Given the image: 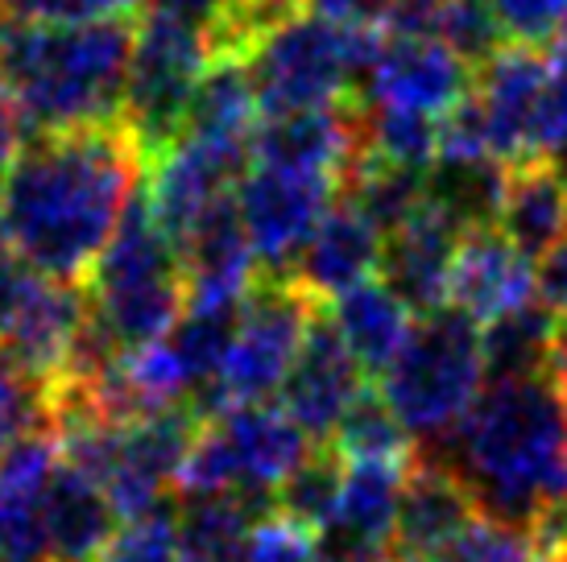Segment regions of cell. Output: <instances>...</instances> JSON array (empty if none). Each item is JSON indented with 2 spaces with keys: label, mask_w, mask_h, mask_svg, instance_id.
<instances>
[{
  "label": "cell",
  "mask_w": 567,
  "mask_h": 562,
  "mask_svg": "<svg viewBox=\"0 0 567 562\" xmlns=\"http://www.w3.org/2000/svg\"><path fill=\"white\" fill-rule=\"evenodd\" d=\"M142 174L145 157L125 121L30 133L0 195V240L47 278L87 281Z\"/></svg>",
  "instance_id": "cell-1"
},
{
  "label": "cell",
  "mask_w": 567,
  "mask_h": 562,
  "mask_svg": "<svg viewBox=\"0 0 567 562\" xmlns=\"http://www.w3.org/2000/svg\"><path fill=\"white\" fill-rule=\"evenodd\" d=\"M423 455L509 525L535 533L567 513V402L547 373L488 381L468 418Z\"/></svg>",
  "instance_id": "cell-2"
},
{
  "label": "cell",
  "mask_w": 567,
  "mask_h": 562,
  "mask_svg": "<svg viewBox=\"0 0 567 562\" xmlns=\"http://www.w3.org/2000/svg\"><path fill=\"white\" fill-rule=\"evenodd\" d=\"M137 21L30 25L0 17V92L25 133L125 121Z\"/></svg>",
  "instance_id": "cell-3"
},
{
  "label": "cell",
  "mask_w": 567,
  "mask_h": 562,
  "mask_svg": "<svg viewBox=\"0 0 567 562\" xmlns=\"http://www.w3.org/2000/svg\"><path fill=\"white\" fill-rule=\"evenodd\" d=\"M83 294L95 335L121 360L142 356L162 344L183 319L187 311L183 257L150 216L145 187L125 207L112 244L95 261L92 278L83 281Z\"/></svg>",
  "instance_id": "cell-4"
},
{
  "label": "cell",
  "mask_w": 567,
  "mask_h": 562,
  "mask_svg": "<svg viewBox=\"0 0 567 562\" xmlns=\"http://www.w3.org/2000/svg\"><path fill=\"white\" fill-rule=\"evenodd\" d=\"M485 385V331L443 306L414 319L402 352L381 373L378 397L414 443L435 447L468 418Z\"/></svg>",
  "instance_id": "cell-5"
},
{
  "label": "cell",
  "mask_w": 567,
  "mask_h": 562,
  "mask_svg": "<svg viewBox=\"0 0 567 562\" xmlns=\"http://www.w3.org/2000/svg\"><path fill=\"white\" fill-rule=\"evenodd\" d=\"M381 50V30L336 25L319 13H302L269 33L245 71L257 92L261 116L361 104L364 75Z\"/></svg>",
  "instance_id": "cell-6"
},
{
  "label": "cell",
  "mask_w": 567,
  "mask_h": 562,
  "mask_svg": "<svg viewBox=\"0 0 567 562\" xmlns=\"http://www.w3.org/2000/svg\"><path fill=\"white\" fill-rule=\"evenodd\" d=\"M212 54L204 30L171 13L145 9L137 17V46L125 83V125L154 170L187 133L190 100L204 83Z\"/></svg>",
  "instance_id": "cell-7"
},
{
  "label": "cell",
  "mask_w": 567,
  "mask_h": 562,
  "mask_svg": "<svg viewBox=\"0 0 567 562\" xmlns=\"http://www.w3.org/2000/svg\"><path fill=\"white\" fill-rule=\"evenodd\" d=\"M319 311L323 302H316L290 273H257L240 306L233 352L216 376L224 406H261L282 393Z\"/></svg>",
  "instance_id": "cell-8"
},
{
  "label": "cell",
  "mask_w": 567,
  "mask_h": 562,
  "mask_svg": "<svg viewBox=\"0 0 567 562\" xmlns=\"http://www.w3.org/2000/svg\"><path fill=\"white\" fill-rule=\"evenodd\" d=\"M336 199L340 178L331 174L249 166L237 187V207L261 273H290Z\"/></svg>",
  "instance_id": "cell-9"
},
{
  "label": "cell",
  "mask_w": 567,
  "mask_h": 562,
  "mask_svg": "<svg viewBox=\"0 0 567 562\" xmlns=\"http://www.w3.org/2000/svg\"><path fill=\"white\" fill-rule=\"evenodd\" d=\"M204 422L207 418L190 402H174V406H162L116 430V447H112L100 488L121 521H137V517L162 509L166 488H178L183 464H187Z\"/></svg>",
  "instance_id": "cell-10"
},
{
  "label": "cell",
  "mask_w": 567,
  "mask_h": 562,
  "mask_svg": "<svg viewBox=\"0 0 567 562\" xmlns=\"http://www.w3.org/2000/svg\"><path fill=\"white\" fill-rule=\"evenodd\" d=\"M473 87L476 66L464 63L435 33H390L381 38L378 59L364 75L361 100L369 108L410 112L443 125L473 100Z\"/></svg>",
  "instance_id": "cell-11"
},
{
  "label": "cell",
  "mask_w": 567,
  "mask_h": 562,
  "mask_svg": "<svg viewBox=\"0 0 567 562\" xmlns=\"http://www.w3.org/2000/svg\"><path fill=\"white\" fill-rule=\"evenodd\" d=\"M249 140H220V137H183L171 154L150 170L145 199L150 216L162 232L174 240V249L187 240V232L199 223L212 204L240 187L249 174Z\"/></svg>",
  "instance_id": "cell-12"
},
{
  "label": "cell",
  "mask_w": 567,
  "mask_h": 562,
  "mask_svg": "<svg viewBox=\"0 0 567 562\" xmlns=\"http://www.w3.org/2000/svg\"><path fill=\"white\" fill-rule=\"evenodd\" d=\"M543 92H547V54H543V46L509 42L488 63L476 66L473 108L481 116L493 162H502V166L538 162Z\"/></svg>",
  "instance_id": "cell-13"
},
{
  "label": "cell",
  "mask_w": 567,
  "mask_h": 562,
  "mask_svg": "<svg viewBox=\"0 0 567 562\" xmlns=\"http://www.w3.org/2000/svg\"><path fill=\"white\" fill-rule=\"evenodd\" d=\"M369 393V373L340 340L336 323L328 319V306L316 314L307 331L295 368L282 385V409L311 435V443H331L348 418V409Z\"/></svg>",
  "instance_id": "cell-14"
},
{
  "label": "cell",
  "mask_w": 567,
  "mask_h": 562,
  "mask_svg": "<svg viewBox=\"0 0 567 562\" xmlns=\"http://www.w3.org/2000/svg\"><path fill=\"white\" fill-rule=\"evenodd\" d=\"M535 294V261L514 249L497 228L464 232L447 273V306L473 319L485 331L509 314L530 311Z\"/></svg>",
  "instance_id": "cell-15"
},
{
  "label": "cell",
  "mask_w": 567,
  "mask_h": 562,
  "mask_svg": "<svg viewBox=\"0 0 567 562\" xmlns=\"http://www.w3.org/2000/svg\"><path fill=\"white\" fill-rule=\"evenodd\" d=\"M364 133V100L340 104V108L286 112V116H261L252 128L249 154L252 166H278V170L331 174L344 187L352 157L361 154Z\"/></svg>",
  "instance_id": "cell-16"
},
{
  "label": "cell",
  "mask_w": 567,
  "mask_h": 562,
  "mask_svg": "<svg viewBox=\"0 0 567 562\" xmlns=\"http://www.w3.org/2000/svg\"><path fill=\"white\" fill-rule=\"evenodd\" d=\"M216 422L224 435V447L233 455L237 468V497L269 500L278 488L302 468V459L316 451L311 435L290 418L282 406H228Z\"/></svg>",
  "instance_id": "cell-17"
},
{
  "label": "cell",
  "mask_w": 567,
  "mask_h": 562,
  "mask_svg": "<svg viewBox=\"0 0 567 562\" xmlns=\"http://www.w3.org/2000/svg\"><path fill=\"white\" fill-rule=\"evenodd\" d=\"M464 228L443 207L423 199V207L385 236L378 278L406 302L414 314H431L447 306V273L456 261Z\"/></svg>",
  "instance_id": "cell-18"
},
{
  "label": "cell",
  "mask_w": 567,
  "mask_h": 562,
  "mask_svg": "<svg viewBox=\"0 0 567 562\" xmlns=\"http://www.w3.org/2000/svg\"><path fill=\"white\" fill-rule=\"evenodd\" d=\"M381 252L385 236L373 219L364 216L357 204H348L344 195L336 199L316 236L307 240L299 261L290 266V278L299 281L316 302H336L340 294L357 290L361 281H373L381 273Z\"/></svg>",
  "instance_id": "cell-19"
},
{
  "label": "cell",
  "mask_w": 567,
  "mask_h": 562,
  "mask_svg": "<svg viewBox=\"0 0 567 562\" xmlns=\"http://www.w3.org/2000/svg\"><path fill=\"white\" fill-rule=\"evenodd\" d=\"M178 257H183L187 302H245L261 266L252 257L237 190L207 207L187 240L178 244Z\"/></svg>",
  "instance_id": "cell-20"
},
{
  "label": "cell",
  "mask_w": 567,
  "mask_h": 562,
  "mask_svg": "<svg viewBox=\"0 0 567 562\" xmlns=\"http://www.w3.org/2000/svg\"><path fill=\"white\" fill-rule=\"evenodd\" d=\"M59 468L50 430L0 455V562H47V497Z\"/></svg>",
  "instance_id": "cell-21"
},
{
  "label": "cell",
  "mask_w": 567,
  "mask_h": 562,
  "mask_svg": "<svg viewBox=\"0 0 567 562\" xmlns=\"http://www.w3.org/2000/svg\"><path fill=\"white\" fill-rule=\"evenodd\" d=\"M476 513L481 509H476L473 492L464 488L456 471H447L419 451L406 492H402V509H398L390 562H431L447 542H456L460 533L468 530Z\"/></svg>",
  "instance_id": "cell-22"
},
{
  "label": "cell",
  "mask_w": 567,
  "mask_h": 562,
  "mask_svg": "<svg viewBox=\"0 0 567 562\" xmlns=\"http://www.w3.org/2000/svg\"><path fill=\"white\" fill-rule=\"evenodd\" d=\"M116 521L104 488L59 459L47 497V562H100Z\"/></svg>",
  "instance_id": "cell-23"
},
{
  "label": "cell",
  "mask_w": 567,
  "mask_h": 562,
  "mask_svg": "<svg viewBox=\"0 0 567 562\" xmlns=\"http://www.w3.org/2000/svg\"><path fill=\"white\" fill-rule=\"evenodd\" d=\"M497 232L530 261L567 236V178L555 162H526L505 170V195L497 211Z\"/></svg>",
  "instance_id": "cell-24"
},
{
  "label": "cell",
  "mask_w": 567,
  "mask_h": 562,
  "mask_svg": "<svg viewBox=\"0 0 567 562\" xmlns=\"http://www.w3.org/2000/svg\"><path fill=\"white\" fill-rule=\"evenodd\" d=\"M328 319L336 323L340 340L348 344V352L357 356V364H361L364 373L381 376L394 364L398 352H402L419 314L410 311L385 281L373 278L336 298L328 306Z\"/></svg>",
  "instance_id": "cell-25"
},
{
  "label": "cell",
  "mask_w": 567,
  "mask_h": 562,
  "mask_svg": "<svg viewBox=\"0 0 567 562\" xmlns=\"http://www.w3.org/2000/svg\"><path fill=\"white\" fill-rule=\"evenodd\" d=\"M274 513L269 500L187 497L174 513L183 562H245L252 525Z\"/></svg>",
  "instance_id": "cell-26"
},
{
  "label": "cell",
  "mask_w": 567,
  "mask_h": 562,
  "mask_svg": "<svg viewBox=\"0 0 567 562\" xmlns=\"http://www.w3.org/2000/svg\"><path fill=\"white\" fill-rule=\"evenodd\" d=\"M257 92L240 63H212L199 92L190 100L187 133L183 137H220V140H252L257 128Z\"/></svg>",
  "instance_id": "cell-27"
},
{
  "label": "cell",
  "mask_w": 567,
  "mask_h": 562,
  "mask_svg": "<svg viewBox=\"0 0 567 562\" xmlns=\"http://www.w3.org/2000/svg\"><path fill=\"white\" fill-rule=\"evenodd\" d=\"M331 447L344 455L348 464H410L419 455L414 438L390 414V406L378 397V389H369L357 406L348 409L340 430L331 435Z\"/></svg>",
  "instance_id": "cell-28"
},
{
  "label": "cell",
  "mask_w": 567,
  "mask_h": 562,
  "mask_svg": "<svg viewBox=\"0 0 567 562\" xmlns=\"http://www.w3.org/2000/svg\"><path fill=\"white\" fill-rule=\"evenodd\" d=\"M344 471H348L344 455L336 451L331 443H316V451L302 459V468L278 488L274 509L323 533L331 513H336L340 488H344Z\"/></svg>",
  "instance_id": "cell-29"
},
{
  "label": "cell",
  "mask_w": 567,
  "mask_h": 562,
  "mask_svg": "<svg viewBox=\"0 0 567 562\" xmlns=\"http://www.w3.org/2000/svg\"><path fill=\"white\" fill-rule=\"evenodd\" d=\"M535 550L538 542L530 530L509 525L502 517L476 513L468 530L456 542H447L431 562H535Z\"/></svg>",
  "instance_id": "cell-30"
},
{
  "label": "cell",
  "mask_w": 567,
  "mask_h": 562,
  "mask_svg": "<svg viewBox=\"0 0 567 562\" xmlns=\"http://www.w3.org/2000/svg\"><path fill=\"white\" fill-rule=\"evenodd\" d=\"M431 33L440 42H447L464 63L473 66L488 63L497 50L509 46L502 25H497V17L488 13L485 0H447L440 13H435V21H431Z\"/></svg>",
  "instance_id": "cell-31"
},
{
  "label": "cell",
  "mask_w": 567,
  "mask_h": 562,
  "mask_svg": "<svg viewBox=\"0 0 567 562\" xmlns=\"http://www.w3.org/2000/svg\"><path fill=\"white\" fill-rule=\"evenodd\" d=\"M47 430V389L0 356V455Z\"/></svg>",
  "instance_id": "cell-32"
},
{
  "label": "cell",
  "mask_w": 567,
  "mask_h": 562,
  "mask_svg": "<svg viewBox=\"0 0 567 562\" xmlns=\"http://www.w3.org/2000/svg\"><path fill=\"white\" fill-rule=\"evenodd\" d=\"M245 562H323V533L274 509L252 525Z\"/></svg>",
  "instance_id": "cell-33"
},
{
  "label": "cell",
  "mask_w": 567,
  "mask_h": 562,
  "mask_svg": "<svg viewBox=\"0 0 567 562\" xmlns=\"http://www.w3.org/2000/svg\"><path fill=\"white\" fill-rule=\"evenodd\" d=\"M100 562H183L174 513L171 509H154L150 517L125 521V530L112 533Z\"/></svg>",
  "instance_id": "cell-34"
},
{
  "label": "cell",
  "mask_w": 567,
  "mask_h": 562,
  "mask_svg": "<svg viewBox=\"0 0 567 562\" xmlns=\"http://www.w3.org/2000/svg\"><path fill=\"white\" fill-rule=\"evenodd\" d=\"M150 0H9V17L30 25H95V21H133Z\"/></svg>",
  "instance_id": "cell-35"
},
{
  "label": "cell",
  "mask_w": 567,
  "mask_h": 562,
  "mask_svg": "<svg viewBox=\"0 0 567 562\" xmlns=\"http://www.w3.org/2000/svg\"><path fill=\"white\" fill-rule=\"evenodd\" d=\"M497 17L505 42L518 46H551L567 30V0H485Z\"/></svg>",
  "instance_id": "cell-36"
},
{
  "label": "cell",
  "mask_w": 567,
  "mask_h": 562,
  "mask_svg": "<svg viewBox=\"0 0 567 562\" xmlns=\"http://www.w3.org/2000/svg\"><path fill=\"white\" fill-rule=\"evenodd\" d=\"M535 294L547 314H567V236L535 261Z\"/></svg>",
  "instance_id": "cell-37"
},
{
  "label": "cell",
  "mask_w": 567,
  "mask_h": 562,
  "mask_svg": "<svg viewBox=\"0 0 567 562\" xmlns=\"http://www.w3.org/2000/svg\"><path fill=\"white\" fill-rule=\"evenodd\" d=\"M307 9L328 17L336 25H357V30H381L390 25L398 0H307Z\"/></svg>",
  "instance_id": "cell-38"
},
{
  "label": "cell",
  "mask_w": 567,
  "mask_h": 562,
  "mask_svg": "<svg viewBox=\"0 0 567 562\" xmlns=\"http://www.w3.org/2000/svg\"><path fill=\"white\" fill-rule=\"evenodd\" d=\"M237 0H154L150 9H158V13H171L178 17V21H187V25H195V30H212L216 21H220L228 9H233Z\"/></svg>",
  "instance_id": "cell-39"
},
{
  "label": "cell",
  "mask_w": 567,
  "mask_h": 562,
  "mask_svg": "<svg viewBox=\"0 0 567 562\" xmlns=\"http://www.w3.org/2000/svg\"><path fill=\"white\" fill-rule=\"evenodd\" d=\"M21 116H17V108L4 100V92H0V195H4V183H9V170H13L17 154H21Z\"/></svg>",
  "instance_id": "cell-40"
},
{
  "label": "cell",
  "mask_w": 567,
  "mask_h": 562,
  "mask_svg": "<svg viewBox=\"0 0 567 562\" xmlns=\"http://www.w3.org/2000/svg\"><path fill=\"white\" fill-rule=\"evenodd\" d=\"M447 0H398L394 17H390V33H431V21Z\"/></svg>",
  "instance_id": "cell-41"
},
{
  "label": "cell",
  "mask_w": 567,
  "mask_h": 562,
  "mask_svg": "<svg viewBox=\"0 0 567 562\" xmlns=\"http://www.w3.org/2000/svg\"><path fill=\"white\" fill-rule=\"evenodd\" d=\"M535 562H567V554H564V547H538Z\"/></svg>",
  "instance_id": "cell-42"
},
{
  "label": "cell",
  "mask_w": 567,
  "mask_h": 562,
  "mask_svg": "<svg viewBox=\"0 0 567 562\" xmlns=\"http://www.w3.org/2000/svg\"><path fill=\"white\" fill-rule=\"evenodd\" d=\"M555 166H559V174H564V178H567V149H564V154H559V162H555Z\"/></svg>",
  "instance_id": "cell-43"
},
{
  "label": "cell",
  "mask_w": 567,
  "mask_h": 562,
  "mask_svg": "<svg viewBox=\"0 0 567 562\" xmlns=\"http://www.w3.org/2000/svg\"><path fill=\"white\" fill-rule=\"evenodd\" d=\"M564 554H567V547H564Z\"/></svg>",
  "instance_id": "cell-44"
},
{
  "label": "cell",
  "mask_w": 567,
  "mask_h": 562,
  "mask_svg": "<svg viewBox=\"0 0 567 562\" xmlns=\"http://www.w3.org/2000/svg\"><path fill=\"white\" fill-rule=\"evenodd\" d=\"M302 4H307V0H302Z\"/></svg>",
  "instance_id": "cell-45"
}]
</instances>
